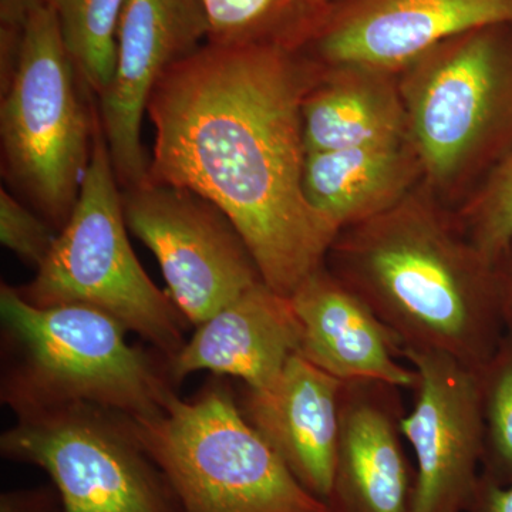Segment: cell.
Here are the masks:
<instances>
[{"instance_id":"obj_11","label":"cell","mask_w":512,"mask_h":512,"mask_svg":"<svg viewBox=\"0 0 512 512\" xmlns=\"http://www.w3.org/2000/svg\"><path fill=\"white\" fill-rule=\"evenodd\" d=\"M198 0H127L117 32L116 72L100 94V126L123 188L150 180L141 124L151 94L174 64L208 42Z\"/></svg>"},{"instance_id":"obj_2","label":"cell","mask_w":512,"mask_h":512,"mask_svg":"<svg viewBox=\"0 0 512 512\" xmlns=\"http://www.w3.org/2000/svg\"><path fill=\"white\" fill-rule=\"evenodd\" d=\"M335 239L338 278L404 349L431 350L480 370L505 333L493 262L430 212H383Z\"/></svg>"},{"instance_id":"obj_21","label":"cell","mask_w":512,"mask_h":512,"mask_svg":"<svg viewBox=\"0 0 512 512\" xmlns=\"http://www.w3.org/2000/svg\"><path fill=\"white\" fill-rule=\"evenodd\" d=\"M477 373L485 431L481 476L507 483L512 478V332L505 330Z\"/></svg>"},{"instance_id":"obj_4","label":"cell","mask_w":512,"mask_h":512,"mask_svg":"<svg viewBox=\"0 0 512 512\" xmlns=\"http://www.w3.org/2000/svg\"><path fill=\"white\" fill-rule=\"evenodd\" d=\"M128 420L180 512H332L293 476L222 383L191 400L174 394L160 413Z\"/></svg>"},{"instance_id":"obj_28","label":"cell","mask_w":512,"mask_h":512,"mask_svg":"<svg viewBox=\"0 0 512 512\" xmlns=\"http://www.w3.org/2000/svg\"><path fill=\"white\" fill-rule=\"evenodd\" d=\"M313 2H315L316 8L322 12L323 8H325L326 3H328L329 0H313Z\"/></svg>"},{"instance_id":"obj_10","label":"cell","mask_w":512,"mask_h":512,"mask_svg":"<svg viewBox=\"0 0 512 512\" xmlns=\"http://www.w3.org/2000/svg\"><path fill=\"white\" fill-rule=\"evenodd\" d=\"M416 396L402 419L416 458L410 512H466L483 471L485 431L477 370L431 350L404 349Z\"/></svg>"},{"instance_id":"obj_12","label":"cell","mask_w":512,"mask_h":512,"mask_svg":"<svg viewBox=\"0 0 512 512\" xmlns=\"http://www.w3.org/2000/svg\"><path fill=\"white\" fill-rule=\"evenodd\" d=\"M504 23H512V0H329L305 42L336 66L394 69Z\"/></svg>"},{"instance_id":"obj_15","label":"cell","mask_w":512,"mask_h":512,"mask_svg":"<svg viewBox=\"0 0 512 512\" xmlns=\"http://www.w3.org/2000/svg\"><path fill=\"white\" fill-rule=\"evenodd\" d=\"M342 380L301 355L288 360L271 386L244 394L241 410L299 483L326 501L332 485Z\"/></svg>"},{"instance_id":"obj_5","label":"cell","mask_w":512,"mask_h":512,"mask_svg":"<svg viewBox=\"0 0 512 512\" xmlns=\"http://www.w3.org/2000/svg\"><path fill=\"white\" fill-rule=\"evenodd\" d=\"M16 289L40 308L82 303L100 309L168 362L185 345L183 313L151 282L128 241L123 195L100 121L72 215L36 278Z\"/></svg>"},{"instance_id":"obj_13","label":"cell","mask_w":512,"mask_h":512,"mask_svg":"<svg viewBox=\"0 0 512 512\" xmlns=\"http://www.w3.org/2000/svg\"><path fill=\"white\" fill-rule=\"evenodd\" d=\"M400 387L343 382L332 485V512H410L416 468L403 446Z\"/></svg>"},{"instance_id":"obj_20","label":"cell","mask_w":512,"mask_h":512,"mask_svg":"<svg viewBox=\"0 0 512 512\" xmlns=\"http://www.w3.org/2000/svg\"><path fill=\"white\" fill-rule=\"evenodd\" d=\"M60 35L87 89L103 94L113 80L117 32L127 0H49Z\"/></svg>"},{"instance_id":"obj_8","label":"cell","mask_w":512,"mask_h":512,"mask_svg":"<svg viewBox=\"0 0 512 512\" xmlns=\"http://www.w3.org/2000/svg\"><path fill=\"white\" fill-rule=\"evenodd\" d=\"M421 59L410 119L427 170L450 177L480 151L500 163L512 148V23L453 37Z\"/></svg>"},{"instance_id":"obj_19","label":"cell","mask_w":512,"mask_h":512,"mask_svg":"<svg viewBox=\"0 0 512 512\" xmlns=\"http://www.w3.org/2000/svg\"><path fill=\"white\" fill-rule=\"evenodd\" d=\"M208 25V42L218 45H302L320 10L313 0H198Z\"/></svg>"},{"instance_id":"obj_26","label":"cell","mask_w":512,"mask_h":512,"mask_svg":"<svg viewBox=\"0 0 512 512\" xmlns=\"http://www.w3.org/2000/svg\"><path fill=\"white\" fill-rule=\"evenodd\" d=\"M494 266L500 288L505 330L512 332V241L495 259Z\"/></svg>"},{"instance_id":"obj_6","label":"cell","mask_w":512,"mask_h":512,"mask_svg":"<svg viewBox=\"0 0 512 512\" xmlns=\"http://www.w3.org/2000/svg\"><path fill=\"white\" fill-rule=\"evenodd\" d=\"M13 32L15 59L0 109L10 175L47 220L66 224L92 160V114L50 2L29 10Z\"/></svg>"},{"instance_id":"obj_17","label":"cell","mask_w":512,"mask_h":512,"mask_svg":"<svg viewBox=\"0 0 512 512\" xmlns=\"http://www.w3.org/2000/svg\"><path fill=\"white\" fill-rule=\"evenodd\" d=\"M406 168L399 144L306 154L303 192L339 231L387 211Z\"/></svg>"},{"instance_id":"obj_1","label":"cell","mask_w":512,"mask_h":512,"mask_svg":"<svg viewBox=\"0 0 512 512\" xmlns=\"http://www.w3.org/2000/svg\"><path fill=\"white\" fill-rule=\"evenodd\" d=\"M291 47L207 42L151 94L153 183L217 205L244 239L262 281L291 298L323 266L339 229L303 192V86Z\"/></svg>"},{"instance_id":"obj_22","label":"cell","mask_w":512,"mask_h":512,"mask_svg":"<svg viewBox=\"0 0 512 512\" xmlns=\"http://www.w3.org/2000/svg\"><path fill=\"white\" fill-rule=\"evenodd\" d=\"M467 239L493 264L512 241V148L468 211Z\"/></svg>"},{"instance_id":"obj_24","label":"cell","mask_w":512,"mask_h":512,"mask_svg":"<svg viewBox=\"0 0 512 512\" xmlns=\"http://www.w3.org/2000/svg\"><path fill=\"white\" fill-rule=\"evenodd\" d=\"M0 512H63L59 494L49 488L2 494Z\"/></svg>"},{"instance_id":"obj_23","label":"cell","mask_w":512,"mask_h":512,"mask_svg":"<svg viewBox=\"0 0 512 512\" xmlns=\"http://www.w3.org/2000/svg\"><path fill=\"white\" fill-rule=\"evenodd\" d=\"M57 235L53 229L20 204L8 191H0V241L26 264L45 262Z\"/></svg>"},{"instance_id":"obj_7","label":"cell","mask_w":512,"mask_h":512,"mask_svg":"<svg viewBox=\"0 0 512 512\" xmlns=\"http://www.w3.org/2000/svg\"><path fill=\"white\" fill-rule=\"evenodd\" d=\"M0 450L45 470L63 512H180L124 414L84 403L33 414L2 434Z\"/></svg>"},{"instance_id":"obj_9","label":"cell","mask_w":512,"mask_h":512,"mask_svg":"<svg viewBox=\"0 0 512 512\" xmlns=\"http://www.w3.org/2000/svg\"><path fill=\"white\" fill-rule=\"evenodd\" d=\"M121 195L127 227L156 255L168 295L192 325L262 282L237 228L201 195L151 180Z\"/></svg>"},{"instance_id":"obj_3","label":"cell","mask_w":512,"mask_h":512,"mask_svg":"<svg viewBox=\"0 0 512 512\" xmlns=\"http://www.w3.org/2000/svg\"><path fill=\"white\" fill-rule=\"evenodd\" d=\"M0 315L13 350L0 397L18 419L80 403L150 417L175 394L153 357L131 346L128 330L100 309L40 308L2 285Z\"/></svg>"},{"instance_id":"obj_14","label":"cell","mask_w":512,"mask_h":512,"mask_svg":"<svg viewBox=\"0 0 512 512\" xmlns=\"http://www.w3.org/2000/svg\"><path fill=\"white\" fill-rule=\"evenodd\" d=\"M289 299L301 326L303 359L342 382L416 386V370L400 362V340L338 276L320 266Z\"/></svg>"},{"instance_id":"obj_27","label":"cell","mask_w":512,"mask_h":512,"mask_svg":"<svg viewBox=\"0 0 512 512\" xmlns=\"http://www.w3.org/2000/svg\"><path fill=\"white\" fill-rule=\"evenodd\" d=\"M49 0H0V18L6 28H18L20 22L37 5Z\"/></svg>"},{"instance_id":"obj_18","label":"cell","mask_w":512,"mask_h":512,"mask_svg":"<svg viewBox=\"0 0 512 512\" xmlns=\"http://www.w3.org/2000/svg\"><path fill=\"white\" fill-rule=\"evenodd\" d=\"M302 127L306 154L399 144L400 120L392 101L357 83L306 97Z\"/></svg>"},{"instance_id":"obj_16","label":"cell","mask_w":512,"mask_h":512,"mask_svg":"<svg viewBox=\"0 0 512 512\" xmlns=\"http://www.w3.org/2000/svg\"><path fill=\"white\" fill-rule=\"evenodd\" d=\"M299 346L301 326L291 299L262 281L197 326L168 362V373L181 382L210 370L242 380L249 390H262L278 379Z\"/></svg>"},{"instance_id":"obj_25","label":"cell","mask_w":512,"mask_h":512,"mask_svg":"<svg viewBox=\"0 0 512 512\" xmlns=\"http://www.w3.org/2000/svg\"><path fill=\"white\" fill-rule=\"evenodd\" d=\"M466 512H512V478L507 483H495L481 476Z\"/></svg>"}]
</instances>
